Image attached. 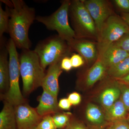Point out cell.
<instances>
[{
    "label": "cell",
    "mask_w": 129,
    "mask_h": 129,
    "mask_svg": "<svg viewBox=\"0 0 129 129\" xmlns=\"http://www.w3.org/2000/svg\"><path fill=\"white\" fill-rule=\"evenodd\" d=\"M13 8H9V30L10 39L17 48L30 49L32 43L28 36L29 28L36 18L35 10L23 0H12Z\"/></svg>",
    "instance_id": "6da1fadb"
},
{
    "label": "cell",
    "mask_w": 129,
    "mask_h": 129,
    "mask_svg": "<svg viewBox=\"0 0 129 129\" xmlns=\"http://www.w3.org/2000/svg\"><path fill=\"white\" fill-rule=\"evenodd\" d=\"M19 61L24 93L28 95L41 86L46 73L34 50H22L19 55Z\"/></svg>",
    "instance_id": "7a4b0ae2"
},
{
    "label": "cell",
    "mask_w": 129,
    "mask_h": 129,
    "mask_svg": "<svg viewBox=\"0 0 129 129\" xmlns=\"http://www.w3.org/2000/svg\"><path fill=\"white\" fill-rule=\"evenodd\" d=\"M69 17L75 39H85L97 42L98 33L96 26L82 0L71 1Z\"/></svg>",
    "instance_id": "3957f363"
},
{
    "label": "cell",
    "mask_w": 129,
    "mask_h": 129,
    "mask_svg": "<svg viewBox=\"0 0 129 129\" xmlns=\"http://www.w3.org/2000/svg\"><path fill=\"white\" fill-rule=\"evenodd\" d=\"M34 51L39 56L44 69L47 66L69 56L72 52L67 42L58 35L51 36L39 42Z\"/></svg>",
    "instance_id": "277c9868"
},
{
    "label": "cell",
    "mask_w": 129,
    "mask_h": 129,
    "mask_svg": "<svg viewBox=\"0 0 129 129\" xmlns=\"http://www.w3.org/2000/svg\"><path fill=\"white\" fill-rule=\"evenodd\" d=\"M71 1H61V6L53 13L48 16H38L36 20L44 24L47 28L55 30L63 40L68 42L75 38L74 31L69 21V9Z\"/></svg>",
    "instance_id": "5b68a950"
},
{
    "label": "cell",
    "mask_w": 129,
    "mask_h": 129,
    "mask_svg": "<svg viewBox=\"0 0 129 129\" xmlns=\"http://www.w3.org/2000/svg\"><path fill=\"white\" fill-rule=\"evenodd\" d=\"M9 53V88L2 98L14 106L25 103V100L19 87L20 74L19 56L14 42L10 39L6 45Z\"/></svg>",
    "instance_id": "8992f818"
},
{
    "label": "cell",
    "mask_w": 129,
    "mask_h": 129,
    "mask_svg": "<svg viewBox=\"0 0 129 129\" xmlns=\"http://www.w3.org/2000/svg\"><path fill=\"white\" fill-rule=\"evenodd\" d=\"M129 33L128 26L120 16L115 14L109 17L102 27L97 41L99 55L111 44Z\"/></svg>",
    "instance_id": "52a82bcc"
},
{
    "label": "cell",
    "mask_w": 129,
    "mask_h": 129,
    "mask_svg": "<svg viewBox=\"0 0 129 129\" xmlns=\"http://www.w3.org/2000/svg\"><path fill=\"white\" fill-rule=\"evenodd\" d=\"M93 19L98 33L108 19L115 14L111 2L107 0H82Z\"/></svg>",
    "instance_id": "ba28073f"
},
{
    "label": "cell",
    "mask_w": 129,
    "mask_h": 129,
    "mask_svg": "<svg viewBox=\"0 0 129 129\" xmlns=\"http://www.w3.org/2000/svg\"><path fill=\"white\" fill-rule=\"evenodd\" d=\"M18 129H36L42 118L34 108L25 103L14 106Z\"/></svg>",
    "instance_id": "9c48e42d"
},
{
    "label": "cell",
    "mask_w": 129,
    "mask_h": 129,
    "mask_svg": "<svg viewBox=\"0 0 129 129\" xmlns=\"http://www.w3.org/2000/svg\"><path fill=\"white\" fill-rule=\"evenodd\" d=\"M67 43L72 51L78 53L87 64H93L98 59L99 51L96 42L75 38Z\"/></svg>",
    "instance_id": "30bf717a"
},
{
    "label": "cell",
    "mask_w": 129,
    "mask_h": 129,
    "mask_svg": "<svg viewBox=\"0 0 129 129\" xmlns=\"http://www.w3.org/2000/svg\"><path fill=\"white\" fill-rule=\"evenodd\" d=\"M107 68L98 57L96 61L89 69L80 75L79 81L83 83L87 88H90L104 78L107 74Z\"/></svg>",
    "instance_id": "8fae6325"
},
{
    "label": "cell",
    "mask_w": 129,
    "mask_h": 129,
    "mask_svg": "<svg viewBox=\"0 0 129 129\" xmlns=\"http://www.w3.org/2000/svg\"><path fill=\"white\" fill-rule=\"evenodd\" d=\"M61 61L49 66L41 86L43 89L56 97L59 91L58 79L62 72L60 65Z\"/></svg>",
    "instance_id": "7c38bea8"
},
{
    "label": "cell",
    "mask_w": 129,
    "mask_h": 129,
    "mask_svg": "<svg viewBox=\"0 0 129 129\" xmlns=\"http://www.w3.org/2000/svg\"><path fill=\"white\" fill-rule=\"evenodd\" d=\"M9 53L4 39L1 41L0 51V90L2 98L8 91L9 88Z\"/></svg>",
    "instance_id": "4fadbf2b"
},
{
    "label": "cell",
    "mask_w": 129,
    "mask_h": 129,
    "mask_svg": "<svg viewBox=\"0 0 129 129\" xmlns=\"http://www.w3.org/2000/svg\"><path fill=\"white\" fill-rule=\"evenodd\" d=\"M39 104L36 108L40 116L43 118L46 115L55 114L58 113L57 97L43 89V92L39 97Z\"/></svg>",
    "instance_id": "5bb4252c"
},
{
    "label": "cell",
    "mask_w": 129,
    "mask_h": 129,
    "mask_svg": "<svg viewBox=\"0 0 129 129\" xmlns=\"http://www.w3.org/2000/svg\"><path fill=\"white\" fill-rule=\"evenodd\" d=\"M129 56V54L114 44H111L101 54L99 57L108 69Z\"/></svg>",
    "instance_id": "9a60e30c"
},
{
    "label": "cell",
    "mask_w": 129,
    "mask_h": 129,
    "mask_svg": "<svg viewBox=\"0 0 129 129\" xmlns=\"http://www.w3.org/2000/svg\"><path fill=\"white\" fill-rule=\"evenodd\" d=\"M120 95L119 81L116 80L112 85L107 87L101 92L99 96V102L106 111L120 99Z\"/></svg>",
    "instance_id": "2e32d148"
},
{
    "label": "cell",
    "mask_w": 129,
    "mask_h": 129,
    "mask_svg": "<svg viewBox=\"0 0 129 129\" xmlns=\"http://www.w3.org/2000/svg\"><path fill=\"white\" fill-rule=\"evenodd\" d=\"M0 129H18L14 106L5 101L0 113Z\"/></svg>",
    "instance_id": "e0dca14e"
},
{
    "label": "cell",
    "mask_w": 129,
    "mask_h": 129,
    "mask_svg": "<svg viewBox=\"0 0 129 129\" xmlns=\"http://www.w3.org/2000/svg\"><path fill=\"white\" fill-rule=\"evenodd\" d=\"M128 112L127 108L120 98L110 108L106 111L105 117L106 120L112 123L127 119Z\"/></svg>",
    "instance_id": "ac0fdd59"
},
{
    "label": "cell",
    "mask_w": 129,
    "mask_h": 129,
    "mask_svg": "<svg viewBox=\"0 0 129 129\" xmlns=\"http://www.w3.org/2000/svg\"><path fill=\"white\" fill-rule=\"evenodd\" d=\"M85 116L87 120L92 124L102 125L106 120L105 115L98 106L92 103H89L86 107Z\"/></svg>",
    "instance_id": "d6986e66"
},
{
    "label": "cell",
    "mask_w": 129,
    "mask_h": 129,
    "mask_svg": "<svg viewBox=\"0 0 129 129\" xmlns=\"http://www.w3.org/2000/svg\"><path fill=\"white\" fill-rule=\"evenodd\" d=\"M129 74V56L107 69V75L111 78L119 80Z\"/></svg>",
    "instance_id": "ffe728a7"
},
{
    "label": "cell",
    "mask_w": 129,
    "mask_h": 129,
    "mask_svg": "<svg viewBox=\"0 0 129 129\" xmlns=\"http://www.w3.org/2000/svg\"><path fill=\"white\" fill-rule=\"evenodd\" d=\"M9 13V9L6 6V10H4L0 3V40L3 38L4 33H8Z\"/></svg>",
    "instance_id": "44dd1931"
},
{
    "label": "cell",
    "mask_w": 129,
    "mask_h": 129,
    "mask_svg": "<svg viewBox=\"0 0 129 129\" xmlns=\"http://www.w3.org/2000/svg\"><path fill=\"white\" fill-rule=\"evenodd\" d=\"M53 122L57 128L62 129L69 123V116L66 113H56L52 116Z\"/></svg>",
    "instance_id": "7402d4cb"
},
{
    "label": "cell",
    "mask_w": 129,
    "mask_h": 129,
    "mask_svg": "<svg viewBox=\"0 0 129 129\" xmlns=\"http://www.w3.org/2000/svg\"><path fill=\"white\" fill-rule=\"evenodd\" d=\"M118 81L119 85L121 91L120 98L129 112V84Z\"/></svg>",
    "instance_id": "603a6c76"
},
{
    "label": "cell",
    "mask_w": 129,
    "mask_h": 129,
    "mask_svg": "<svg viewBox=\"0 0 129 129\" xmlns=\"http://www.w3.org/2000/svg\"><path fill=\"white\" fill-rule=\"evenodd\" d=\"M36 129H57L51 115H46L42 118Z\"/></svg>",
    "instance_id": "cb8c5ba5"
},
{
    "label": "cell",
    "mask_w": 129,
    "mask_h": 129,
    "mask_svg": "<svg viewBox=\"0 0 129 129\" xmlns=\"http://www.w3.org/2000/svg\"><path fill=\"white\" fill-rule=\"evenodd\" d=\"M113 44L129 54V33L125 34Z\"/></svg>",
    "instance_id": "d4e9b609"
},
{
    "label": "cell",
    "mask_w": 129,
    "mask_h": 129,
    "mask_svg": "<svg viewBox=\"0 0 129 129\" xmlns=\"http://www.w3.org/2000/svg\"><path fill=\"white\" fill-rule=\"evenodd\" d=\"M116 7L122 13H129V0H114Z\"/></svg>",
    "instance_id": "484cf974"
},
{
    "label": "cell",
    "mask_w": 129,
    "mask_h": 129,
    "mask_svg": "<svg viewBox=\"0 0 129 129\" xmlns=\"http://www.w3.org/2000/svg\"><path fill=\"white\" fill-rule=\"evenodd\" d=\"M108 129H129V123L127 119L111 123Z\"/></svg>",
    "instance_id": "4316f807"
},
{
    "label": "cell",
    "mask_w": 129,
    "mask_h": 129,
    "mask_svg": "<svg viewBox=\"0 0 129 129\" xmlns=\"http://www.w3.org/2000/svg\"><path fill=\"white\" fill-rule=\"evenodd\" d=\"M70 58L73 68H79L85 62L82 57L79 54H73Z\"/></svg>",
    "instance_id": "83f0119b"
},
{
    "label": "cell",
    "mask_w": 129,
    "mask_h": 129,
    "mask_svg": "<svg viewBox=\"0 0 129 129\" xmlns=\"http://www.w3.org/2000/svg\"><path fill=\"white\" fill-rule=\"evenodd\" d=\"M68 99L72 105L77 106L79 105L81 102V96L79 93L77 92H73L70 94Z\"/></svg>",
    "instance_id": "f1b7e54d"
},
{
    "label": "cell",
    "mask_w": 129,
    "mask_h": 129,
    "mask_svg": "<svg viewBox=\"0 0 129 129\" xmlns=\"http://www.w3.org/2000/svg\"><path fill=\"white\" fill-rule=\"evenodd\" d=\"M60 65L61 69L66 72L70 71L73 68L70 58L69 56L65 57L63 58L61 61Z\"/></svg>",
    "instance_id": "f546056e"
},
{
    "label": "cell",
    "mask_w": 129,
    "mask_h": 129,
    "mask_svg": "<svg viewBox=\"0 0 129 129\" xmlns=\"http://www.w3.org/2000/svg\"><path fill=\"white\" fill-rule=\"evenodd\" d=\"M58 107L60 109L65 110H69L72 104L68 98H62L60 99L58 102Z\"/></svg>",
    "instance_id": "4dcf8cb0"
},
{
    "label": "cell",
    "mask_w": 129,
    "mask_h": 129,
    "mask_svg": "<svg viewBox=\"0 0 129 129\" xmlns=\"http://www.w3.org/2000/svg\"><path fill=\"white\" fill-rule=\"evenodd\" d=\"M67 129H87L82 122L79 121H73L71 123H69L67 126Z\"/></svg>",
    "instance_id": "1f68e13d"
},
{
    "label": "cell",
    "mask_w": 129,
    "mask_h": 129,
    "mask_svg": "<svg viewBox=\"0 0 129 129\" xmlns=\"http://www.w3.org/2000/svg\"><path fill=\"white\" fill-rule=\"evenodd\" d=\"M120 17L125 22L129 27V13H121Z\"/></svg>",
    "instance_id": "d6a6232c"
},
{
    "label": "cell",
    "mask_w": 129,
    "mask_h": 129,
    "mask_svg": "<svg viewBox=\"0 0 129 129\" xmlns=\"http://www.w3.org/2000/svg\"><path fill=\"white\" fill-rule=\"evenodd\" d=\"M1 2L5 3L6 6L9 8H13V4L12 1H10L8 0H2L1 1Z\"/></svg>",
    "instance_id": "836d02e7"
},
{
    "label": "cell",
    "mask_w": 129,
    "mask_h": 129,
    "mask_svg": "<svg viewBox=\"0 0 129 129\" xmlns=\"http://www.w3.org/2000/svg\"><path fill=\"white\" fill-rule=\"evenodd\" d=\"M117 80V79H116ZM124 83L129 84V74L122 78L117 80Z\"/></svg>",
    "instance_id": "e575fe53"
},
{
    "label": "cell",
    "mask_w": 129,
    "mask_h": 129,
    "mask_svg": "<svg viewBox=\"0 0 129 129\" xmlns=\"http://www.w3.org/2000/svg\"><path fill=\"white\" fill-rule=\"evenodd\" d=\"M127 121H128V122L129 123V115L128 116V117H127Z\"/></svg>",
    "instance_id": "d590c367"
},
{
    "label": "cell",
    "mask_w": 129,
    "mask_h": 129,
    "mask_svg": "<svg viewBox=\"0 0 129 129\" xmlns=\"http://www.w3.org/2000/svg\"><path fill=\"white\" fill-rule=\"evenodd\" d=\"M62 129H67V127H65V128H64Z\"/></svg>",
    "instance_id": "8d00e7d4"
},
{
    "label": "cell",
    "mask_w": 129,
    "mask_h": 129,
    "mask_svg": "<svg viewBox=\"0 0 129 129\" xmlns=\"http://www.w3.org/2000/svg\"><path fill=\"white\" fill-rule=\"evenodd\" d=\"M89 129L88 128V129Z\"/></svg>",
    "instance_id": "74e56055"
}]
</instances>
